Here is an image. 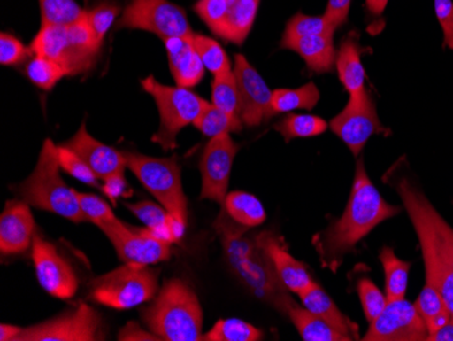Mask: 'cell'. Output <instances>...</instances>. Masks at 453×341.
<instances>
[{"instance_id":"cell-1","label":"cell","mask_w":453,"mask_h":341,"mask_svg":"<svg viewBox=\"0 0 453 341\" xmlns=\"http://www.w3.org/2000/svg\"><path fill=\"white\" fill-rule=\"evenodd\" d=\"M401 211L381 198L380 192L369 180L363 159H358L352 193L342 216L328 226L318 239L322 264L335 271L343 257L350 253L361 239Z\"/></svg>"},{"instance_id":"cell-2","label":"cell","mask_w":453,"mask_h":341,"mask_svg":"<svg viewBox=\"0 0 453 341\" xmlns=\"http://www.w3.org/2000/svg\"><path fill=\"white\" fill-rule=\"evenodd\" d=\"M396 190L418 236L426 283L440 290L453 315V229L409 180L403 178Z\"/></svg>"},{"instance_id":"cell-3","label":"cell","mask_w":453,"mask_h":341,"mask_svg":"<svg viewBox=\"0 0 453 341\" xmlns=\"http://www.w3.org/2000/svg\"><path fill=\"white\" fill-rule=\"evenodd\" d=\"M215 228L220 236L226 261L242 283L259 299L287 313L295 304L294 299L288 297V290L282 286L258 236L251 239L244 236L246 226L236 223L228 213L226 215V208L219 215Z\"/></svg>"},{"instance_id":"cell-4","label":"cell","mask_w":453,"mask_h":341,"mask_svg":"<svg viewBox=\"0 0 453 341\" xmlns=\"http://www.w3.org/2000/svg\"><path fill=\"white\" fill-rule=\"evenodd\" d=\"M150 332L160 340H203V314L195 290L180 279L166 280L154 302L142 312Z\"/></svg>"},{"instance_id":"cell-5","label":"cell","mask_w":453,"mask_h":341,"mask_svg":"<svg viewBox=\"0 0 453 341\" xmlns=\"http://www.w3.org/2000/svg\"><path fill=\"white\" fill-rule=\"evenodd\" d=\"M60 169L58 146L47 139L35 170L18 188L20 198L30 207L50 211L70 222H88L79 205L78 192L65 184Z\"/></svg>"},{"instance_id":"cell-6","label":"cell","mask_w":453,"mask_h":341,"mask_svg":"<svg viewBox=\"0 0 453 341\" xmlns=\"http://www.w3.org/2000/svg\"><path fill=\"white\" fill-rule=\"evenodd\" d=\"M101 48L86 18L68 27H41L30 44L33 55L44 56L58 63L70 76L90 70Z\"/></svg>"},{"instance_id":"cell-7","label":"cell","mask_w":453,"mask_h":341,"mask_svg":"<svg viewBox=\"0 0 453 341\" xmlns=\"http://www.w3.org/2000/svg\"><path fill=\"white\" fill-rule=\"evenodd\" d=\"M159 271L139 264L124 266L91 282L90 298L96 304L128 310L154 299L159 289Z\"/></svg>"},{"instance_id":"cell-8","label":"cell","mask_w":453,"mask_h":341,"mask_svg":"<svg viewBox=\"0 0 453 341\" xmlns=\"http://www.w3.org/2000/svg\"><path fill=\"white\" fill-rule=\"evenodd\" d=\"M142 86L154 97L159 111V129L152 140L165 151L174 150L178 134L189 124H195L210 103L190 89L162 85L152 75L142 79Z\"/></svg>"},{"instance_id":"cell-9","label":"cell","mask_w":453,"mask_h":341,"mask_svg":"<svg viewBox=\"0 0 453 341\" xmlns=\"http://www.w3.org/2000/svg\"><path fill=\"white\" fill-rule=\"evenodd\" d=\"M127 167L136 175L160 205L180 222L188 223V198L182 188L177 157L154 158L137 152H124Z\"/></svg>"},{"instance_id":"cell-10","label":"cell","mask_w":453,"mask_h":341,"mask_svg":"<svg viewBox=\"0 0 453 341\" xmlns=\"http://www.w3.org/2000/svg\"><path fill=\"white\" fill-rule=\"evenodd\" d=\"M117 29H139L157 37H192L187 12L170 0H128Z\"/></svg>"},{"instance_id":"cell-11","label":"cell","mask_w":453,"mask_h":341,"mask_svg":"<svg viewBox=\"0 0 453 341\" xmlns=\"http://www.w3.org/2000/svg\"><path fill=\"white\" fill-rule=\"evenodd\" d=\"M113 244L122 263L151 267L172 257V243L162 238L151 229H136L119 222V225L101 229Z\"/></svg>"},{"instance_id":"cell-12","label":"cell","mask_w":453,"mask_h":341,"mask_svg":"<svg viewBox=\"0 0 453 341\" xmlns=\"http://www.w3.org/2000/svg\"><path fill=\"white\" fill-rule=\"evenodd\" d=\"M330 127L355 157L363 151L372 135L389 132L381 126L375 103L366 90L350 94L348 105L330 121Z\"/></svg>"},{"instance_id":"cell-13","label":"cell","mask_w":453,"mask_h":341,"mask_svg":"<svg viewBox=\"0 0 453 341\" xmlns=\"http://www.w3.org/2000/svg\"><path fill=\"white\" fill-rule=\"evenodd\" d=\"M101 318L98 313L86 304L75 310L44 321L41 324L22 328L15 341H96L99 336Z\"/></svg>"},{"instance_id":"cell-14","label":"cell","mask_w":453,"mask_h":341,"mask_svg":"<svg viewBox=\"0 0 453 341\" xmlns=\"http://www.w3.org/2000/svg\"><path fill=\"white\" fill-rule=\"evenodd\" d=\"M238 146L230 134L211 137L200 160L201 198H208L220 205H226V190L230 185L231 169Z\"/></svg>"},{"instance_id":"cell-15","label":"cell","mask_w":453,"mask_h":341,"mask_svg":"<svg viewBox=\"0 0 453 341\" xmlns=\"http://www.w3.org/2000/svg\"><path fill=\"white\" fill-rule=\"evenodd\" d=\"M429 330L414 304L406 299L388 300L383 312L369 322L365 341L427 340Z\"/></svg>"},{"instance_id":"cell-16","label":"cell","mask_w":453,"mask_h":341,"mask_svg":"<svg viewBox=\"0 0 453 341\" xmlns=\"http://www.w3.org/2000/svg\"><path fill=\"white\" fill-rule=\"evenodd\" d=\"M32 259L38 283L48 294L63 300L73 298L79 289L78 277L71 264L58 253L55 245L35 236L32 245Z\"/></svg>"},{"instance_id":"cell-17","label":"cell","mask_w":453,"mask_h":341,"mask_svg":"<svg viewBox=\"0 0 453 341\" xmlns=\"http://www.w3.org/2000/svg\"><path fill=\"white\" fill-rule=\"evenodd\" d=\"M234 74L241 94V119L247 127H257L274 116L272 94L264 78L243 55L235 56Z\"/></svg>"},{"instance_id":"cell-18","label":"cell","mask_w":453,"mask_h":341,"mask_svg":"<svg viewBox=\"0 0 453 341\" xmlns=\"http://www.w3.org/2000/svg\"><path fill=\"white\" fill-rule=\"evenodd\" d=\"M63 144L85 160L86 164L96 173V177L104 182L111 175L124 174L126 169H128L124 152L94 139L88 134L86 123H81V128L76 131V134Z\"/></svg>"},{"instance_id":"cell-19","label":"cell","mask_w":453,"mask_h":341,"mask_svg":"<svg viewBox=\"0 0 453 341\" xmlns=\"http://www.w3.org/2000/svg\"><path fill=\"white\" fill-rule=\"evenodd\" d=\"M35 222L30 205L24 200H10L0 216V252L4 256L25 253L33 245Z\"/></svg>"},{"instance_id":"cell-20","label":"cell","mask_w":453,"mask_h":341,"mask_svg":"<svg viewBox=\"0 0 453 341\" xmlns=\"http://www.w3.org/2000/svg\"><path fill=\"white\" fill-rule=\"evenodd\" d=\"M258 241L271 257L277 276L288 291L300 295L314 283L307 267L291 256L281 238L272 233H262L258 236Z\"/></svg>"},{"instance_id":"cell-21","label":"cell","mask_w":453,"mask_h":341,"mask_svg":"<svg viewBox=\"0 0 453 341\" xmlns=\"http://www.w3.org/2000/svg\"><path fill=\"white\" fill-rule=\"evenodd\" d=\"M192 37H170L163 40L169 58L170 71L180 88H196L203 81L207 70L193 45Z\"/></svg>"},{"instance_id":"cell-22","label":"cell","mask_w":453,"mask_h":341,"mask_svg":"<svg viewBox=\"0 0 453 341\" xmlns=\"http://www.w3.org/2000/svg\"><path fill=\"white\" fill-rule=\"evenodd\" d=\"M334 35H302V37H282V50H291L302 56L308 70L312 73H330L334 68Z\"/></svg>"},{"instance_id":"cell-23","label":"cell","mask_w":453,"mask_h":341,"mask_svg":"<svg viewBox=\"0 0 453 341\" xmlns=\"http://www.w3.org/2000/svg\"><path fill=\"white\" fill-rule=\"evenodd\" d=\"M303 306L310 310L312 314L318 315L326 321L328 325H332L334 329L348 337L358 338V327L353 324L346 315L341 313L337 305L333 302L332 298L328 297L327 292L319 286L312 283L304 292L299 295Z\"/></svg>"},{"instance_id":"cell-24","label":"cell","mask_w":453,"mask_h":341,"mask_svg":"<svg viewBox=\"0 0 453 341\" xmlns=\"http://www.w3.org/2000/svg\"><path fill=\"white\" fill-rule=\"evenodd\" d=\"M338 76L349 94L365 90V71L361 63L360 47L352 38L342 43L335 58Z\"/></svg>"},{"instance_id":"cell-25","label":"cell","mask_w":453,"mask_h":341,"mask_svg":"<svg viewBox=\"0 0 453 341\" xmlns=\"http://www.w3.org/2000/svg\"><path fill=\"white\" fill-rule=\"evenodd\" d=\"M287 314L294 322L300 337L304 341H350L352 338L342 335L337 329L328 325L318 315L312 314L304 306L299 307L292 304Z\"/></svg>"},{"instance_id":"cell-26","label":"cell","mask_w":453,"mask_h":341,"mask_svg":"<svg viewBox=\"0 0 453 341\" xmlns=\"http://www.w3.org/2000/svg\"><path fill=\"white\" fill-rule=\"evenodd\" d=\"M258 7L259 0H236L235 6L216 35L234 44H243L247 35H250Z\"/></svg>"},{"instance_id":"cell-27","label":"cell","mask_w":453,"mask_h":341,"mask_svg":"<svg viewBox=\"0 0 453 341\" xmlns=\"http://www.w3.org/2000/svg\"><path fill=\"white\" fill-rule=\"evenodd\" d=\"M384 269L387 300L403 299L409 283L411 264L396 257L393 249L384 246L379 254Z\"/></svg>"},{"instance_id":"cell-28","label":"cell","mask_w":453,"mask_h":341,"mask_svg":"<svg viewBox=\"0 0 453 341\" xmlns=\"http://www.w3.org/2000/svg\"><path fill=\"white\" fill-rule=\"evenodd\" d=\"M414 306H416L417 312L419 313L422 320H424L429 333L439 329L448 320L453 317L444 297H442L440 290L434 286V284H425L424 289H422L418 298H417Z\"/></svg>"},{"instance_id":"cell-29","label":"cell","mask_w":453,"mask_h":341,"mask_svg":"<svg viewBox=\"0 0 453 341\" xmlns=\"http://www.w3.org/2000/svg\"><path fill=\"white\" fill-rule=\"evenodd\" d=\"M224 208L236 223L246 228H257L266 221L264 205L251 193L231 192L226 195Z\"/></svg>"},{"instance_id":"cell-30","label":"cell","mask_w":453,"mask_h":341,"mask_svg":"<svg viewBox=\"0 0 453 341\" xmlns=\"http://www.w3.org/2000/svg\"><path fill=\"white\" fill-rule=\"evenodd\" d=\"M319 90L314 82L297 89H277L272 94V108L274 114L289 113L297 109L311 111L319 101Z\"/></svg>"},{"instance_id":"cell-31","label":"cell","mask_w":453,"mask_h":341,"mask_svg":"<svg viewBox=\"0 0 453 341\" xmlns=\"http://www.w3.org/2000/svg\"><path fill=\"white\" fill-rule=\"evenodd\" d=\"M242 124L241 117L234 116L210 103L193 126L205 136L215 137L230 132H241Z\"/></svg>"},{"instance_id":"cell-32","label":"cell","mask_w":453,"mask_h":341,"mask_svg":"<svg viewBox=\"0 0 453 341\" xmlns=\"http://www.w3.org/2000/svg\"><path fill=\"white\" fill-rule=\"evenodd\" d=\"M41 10V27L58 25L68 27L85 18V10L75 0H38Z\"/></svg>"},{"instance_id":"cell-33","label":"cell","mask_w":453,"mask_h":341,"mask_svg":"<svg viewBox=\"0 0 453 341\" xmlns=\"http://www.w3.org/2000/svg\"><path fill=\"white\" fill-rule=\"evenodd\" d=\"M124 205L147 228L151 229L162 238L173 244L172 231H170L173 216L167 213L166 208L149 202V200H142L139 203H124Z\"/></svg>"},{"instance_id":"cell-34","label":"cell","mask_w":453,"mask_h":341,"mask_svg":"<svg viewBox=\"0 0 453 341\" xmlns=\"http://www.w3.org/2000/svg\"><path fill=\"white\" fill-rule=\"evenodd\" d=\"M274 128L281 134L285 142H291L296 137H312L325 134L327 123L325 120L312 114H288Z\"/></svg>"},{"instance_id":"cell-35","label":"cell","mask_w":453,"mask_h":341,"mask_svg":"<svg viewBox=\"0 0 453 341\" xmlns=\"http://www.w3.org/2000/svg\"><path fill=\"white\" fill-rule=\"evenodd\" d=\"M264 333L258 328L238 318L219 320L210 332L203 336V341H259Z\"/></svg>"},{"instance_id":"cell-36","label":"cell","mask_w":453,"mask_h":341,"mask_svg":"<svg viewBox=\"0 0 453 341\" xmlns=\"http://www.w3.org/2000/svg\"><path fill=\"white\" fill-rule=\"evenodd\" d=\"M25 71H27L30 82L42 90H52L61 79L70 76L67 70L61 67L58 63L38 55H33Z\"/></svg>"},{"instance_id":"cell-37","label":"cell","mask_w":453,"mask_h":341,"mask_svg":"<svg viewBox=\"0 0 453 341\" xmlns=\"http://www.w3.org/2000/svg\"><path fill=\"white\" fill-rule=\"evenodd\" d=\"M193 45L200 55L203 66L208 71L212 73L213 76L221 75V74L230 73L231 63L228 55L224 48L215 42L213 38L203 35H193Z\"/></svg>"},{"instance_id":"cell-38","label":"cell","mask_w":453,"mask_h":341,"mask_svg":"<svg viewBox=\"0 0 453 341\" xmlns=\"http://www.w3.org/2000/svg\"><path fill=\"white\" fill-rule=\"evenodd\" d=\"M212 104L234 116L241 117V94L234 71L215 76L212 82Z\"/></svg>"},{"instance_id":"cell-39","label":"cell","mask_w":453,"mask_h":341,"mask_svg":"<svg viewBox=\"0 0 453 341\" xmlns=\"http://www.w3.org/2000/svg\"><path fill=\"white\" fill-rule=\"evenodd\" d=\"M85 14L96 40L104 44L106 35L121 14V6L117 4L116 0H98L85 9Z\"/></svg>"},{"instance_id":"cell-40","label":"cell","mask_w":453,"mask_h":341,"mask_svg":"<svg viewBox=\"0 0 453 341\" xmlns=\"http://www.w3.org/2000/svg\"><path fill=\"white\" fill-rule=\"evenodd\" d=\"M79 205L81 213H85L86 221L98 226L99 229L119 225L121 221L114 215L111 205L96 195L78 192Z\"/></svg>"},{"instance_id":"cell-41","label":"cell","mask_w":453,"mask_h":341,"mask_svg":"<svg viewBox=\"0 0 453 341\" xmlns=\"http://www.w3.org/2000/svg\"><path fill=\"white\" fill-rule=\"evenodd\" d=\"M58 162H60L61 169L73 175L78 182L90 185V187L96 188V190H102L101 185H99V178L96 177V173L75 151L68 149L65 144L58 146Z\"/></svg>"},{"instance_id":"cell-42","label":"cell","mask_w":453,"mask_h":341,"mask_svg":"<svg viewBox=\"0 0 453 341\" xmlns=\"http://www.w3.org/2000/svg\"><path fill=\"white\" fill-rule=\"evenodd\" d=\"M335 27L323 17H310V15L299 14L292 17L287 24L282 37H302V35H334Z\"/></svg>"},{"instance_id":"cell-43","label":"cell","mask_w":453,"mask_h":341,"mask_svg":"<svg viewBox=\"0 0 453 341\" xmlns=\"http://www.w3.org/2000/svg\"><path fill=\"white\" fill-rule=\"evenodd\" d=\"M235 4L236 0H198L195 4V12L207 27L218 35Z\"/></svg>"},{"instance_id":"cell-44","label":"cell","mask_w":453,"mask_h":341,"mask_svg":"<svg viewBox=\"0 0 453 341\" xmlns=\"http://www.w3.org/2000/svg\"><path fill=\"white\" fill-rule=\"evenodd\" d=\"M358 295H360L361 305H363L364 314H365L366 321L372 322L373 320L380 315L386 307L387 297L386 294L380 291L376 287L372 280L361 279L357 284Z\"/></svg>"},{"instance_id":"cell-45","label":"cell","mask_w":453,"mask_h":341,"mask_svg":"<svg viewBox=\"0 0 453 341\" xmlns=\"http://www.w3.org/2000/svg\"><path fill=\"white\" fill-rule=\"evenodd\" d=\"M29 55H33L30 48L25 47L17 37L9 33L0 35V65H20L29 58Z\"/></svg>"},{"instance_id":"cell-46","label":"cell","mask_w":453,"mask_h":341,"mask_svg":"<svg viewBox=\"0 0 453 341\" xmlns=\"http://www.w3.org/2000/svg\"><path fill=\"white\" fill-rule=\"evenodd\" d=\"M437 19L444 33V47L453 50V2L452 0H434Z\"/></svg>"},{"instance_id":"cell-47","label":"cell","mask_w":453,"mask_h":341,"mask_svg":"<svg viewBox=\"0 0 453 341\" xmlns=\"http://www.w3.org/2000/svg\"><path fill=\"white\" fill-rule=\"evenodd\" d=\"M350 4H352V0H328L327 7H326L323 15L335 29H338L348 19Z\"/></svg>"},{"instance_id":"cell-48","label":"cell","mask_w":453,"mask_h":341,"mask_svg":"<svg viewBox=\"0 0 453 341\" xmlns=\"http://www.w3.org/2000/svg\"><path fill=\"white\" fill-rule=\"evenodd\" d=\"M127 182L124 174H114L105 180V184L102 187V192L105 193L106 198L111 200V205H117V200L126 192Z\"/></svg>"},{"instance_id":"cell-49","label":"cell","mask_w":453,"mask_h":341,"mask_svg":"<svg viewBox=\"0 0 453 341\" xmlns=\"http://www.w3.org/2000/svg\"><path fill=\"white\" fill-rule=\"evenodd\" d=\"M119 340H160V338L157 337V336H155L154 333L144 332L142 328L137 327L134 322L127 325V327L119 332Z\"/></svg>"},{"instance_id":"cell-50","label":"cell","mask_w":453,"mask_h":341,"mask_svg":"<svg viewBox=\"0 0 453 341\" xmlns=\"http://www.w3.org/2000/svg\"><path fill=\"white\" fill-rule=\"evenodd\" d=\"M427 340L430 341H453V317L448 320L442 327L434 332L429 333Z\"/></svg>"},{"instance_id":"cell-51","label":"cell","mask_w":453,"mask_h":341,"mask_svg":"<svg viewBox=\"0 0 453 341\" xmlns=\"http://www.w3.org/2000/svg\"><path fill=\"white\" fill-rule=\"evenodd\" d=\"M22 328L14 327V325H0V340L2 341H15L18 335H19Z\"/></svg>"},{"instance_id":"cell-52","label":"cell","mask_w":453,"mask_h":341,"mask_svg":"<svg viewBox=\"0 0 453 341\" xmlns=\"http://www.w3.org/2000/svg\"><path fill=\"white\" fill-rule=\"evenodd\" d=\"M389 0H366V9L372 15H381Z\"/></svg>"}]
</instances>
